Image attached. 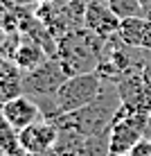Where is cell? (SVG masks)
Returning <instances> with one entry per match:
<instances>
[{"label": "cell", "mask_w": 151, "mask_h": 156, "mask_svg": "<svg viewBox=\"0 0 151 156\" xmlns=\"http://www.w3.org/2000/svg\"><path fill=\"white\" fill-rule=\"evenodd\" d=\"M120 109H122V100L117 95V88L113 86V88H104L88 106L57 118L54 122L59 127L74 129V131L88 138V136H97V133H108Z\"/></svg>", "instance_id": "obj_1"}, {"label": "cell", "mask_w": 151, "mask_h": 156, "mask_svg": "<svg viewBox=\"0 0 151 156\" xmlns=\"http://www.w3.org/2000/svg\"><path fill=\"white\" fill-rule=\"evenodd\" d=\"M106 43H108L106 39L97 36L90 30L70 32L68 36H63L59 41L57 59L63 66V70L68 73V77L84 75V73H95L101 57H104Z\"/></svg>", "instance_id": "obj_2"}, {"label": "cell", "mask_w": 151, "mask_h": 156, "mask_svg": "<svg viewBox=\"0 0 151 156\" xmlns=\"http://www.w3.org/2000/svg\"><path fill=\"white\" fill-rule=\"evenodd\" d=\"M104 84L106 82L99 77V73H84V75L68 77L54 93L59 113L68 115V113H74V111L88 106L104 90Z\"/></svg>", "instance_id": "obj_3"}, {"label": "cell", "mask_w": 151, "mask_h": 156, "mask_svg": "<svg viewBox=\"0 0 151 156\" xmlns=\"http://www.w3.org/2000/svg\"><path fill=\"white\" fill-rule=\"evenodd\" d=\"M68 79V73L59 63V59H45L39 68L23 73V93L29 98H41V95H52L59 90V86Z\"/></svg>", "instance_id": "obj_4"}, {"label": "cell", "mask_w": 151, "mask_h": 156, "mask_svg": "<svg viewBox=\"0 0 151 156\" xmlns=\"http://www.w3.org/2000/svg\"><path fill=\"white\" fill-rule=\"evenodd\" d=\"M57 140H59V125L52 120H45V118L25 127L23 131H18L20 149L27 152L29 156H36V154L52 149L57 145Z\"/></svg>", "instance_id": "obj_5"}, {"label": "cell", "mask_w": 151, "mask_h": 156, "mask_svg": "<svg viewBox=\"0 0 151 156\" xmlns=\"http://www.w3.org/2000/svg\"><path fill=\"white\" fill-rule=\"evenodd\" d=\"M120 16L108 7L106 0H90L84 9V25L86 30L95 32L101 39H113L117 36V27H120Z\"/></svg>", "instance_id": "obj_6"}, {"label": "cell", "mask_w": 151, "mask_h": 156, "mask_svg": "<svg viewBox=\"0 0 151 156\" xmlns=\"http://www.w3.org/2000/svg\"><path fill=\"white\" fill-rule=\"evenodd\" d=\"M140 140H142V133L122 115V109H120V113H117L115 122L111 125V131H108V154L111 156L131 154Z\"/></svg>", "instance_id": "obj_7"}, {"label": "cell", "mask_w": 151, "mask_h": 156, "mask_svg": "<svg viewBox=\"0 0 151 156\" xmlns=\"http://www.w3.org/2000/svg\"><path fill=\"white\" fill-rule=\"evenodd\" d=\"M2 113H5V118H7L9 122H12V127L16 131H23L25 127L34 125V122H39L43 118L39 104L25 93L18 95V98H14L12 102H7V104L2 106Z\"/></svg>", "instance_id": "obj_8"}, {"label": "cell", "mask_w": 151, "mask_h": 156, "mask_svg": "<svg viewBox=\"0 0 151 156\" xmlns=\"http://www.w3.org/2000/svg\"><path fill=\"white\" fill-rule=\"evenodd\" d=\"M144 30H147V18H142V16H129V18H122L120 20L117 39H120L122 43H126V45L142 48Z\"/></svg>", "instance_id": "obj_9"}, {"label": "cell", "mask_w": 151, "mask_h": 156, "mask_svg": "<svg viewBox=\"0 0 151 156\" xmlns=\"http://www.w3.org/2000/svg\"><path fill=\"white\" fill-rule=\"evenodd\" d=\"M14 61L16 66L20 68V70H34V68H39L43 61H45V55H43L41 45H36V43H23V45H18V50H16L14 55Z\"/></svg>", "instance_id": "obj_10"}, {"label": "cell", "mask_w": 151, "mask_h": 156, "mask_svg": "<svg viewBox=\"0 0 151 156\" xmlns=\"http://www.w3.org/2000/svg\"><path fill=\"white\" fill-rule=\"evenodd\" d=\"M0 149L5 156L20 152V143H18V131L12 127V122L5 118L2 106H0Z\"/></svg>", "instance_id": "obj_11"}, {"label": "cell", "mask_w": 151, "mask_h": 156, "mask_svg": "<svg viewBox=\"0 0 151 156\" xmlns=\"http://www.w3.org/2000/svg\"><path fill=\"white\" fill-rule=\"evenodd\" d=\"M106 2H108V7L120 16V18L142 16V5H140V0H106Z\"/></svg>", "instance_id": "obj_12"}, {"label": "cell", "mask_w": 151, "mask_h": 156, "mask_svg": "<svg viewBox=\"0 0 151 156\" xmlns=\"http://www.w3.org/2000/svg\"><path fill=\"white\" fill-rule=\"evenodd\" d=\"M23 95V82L20 79H2L0 77V106H5L14 98Z\"/></svg>", "instance_id": "obj_13"}, {"label": "cell", "mask_w": 151, "mask_h": 156, "mask_svg": "<svg viewBox=\"0 0 151 156\" xmlns=\"http://www.w3.org/2000/svg\"><path fill=\"white\" fill-rule=\"evenodd\" d=\"M142 48L151 52V20H147V30H144V39H142Z\"/></svg>", "instance_id": "obj_14"}, {"label": "cell", "mask_w": 151, "mask_h": 156, "mask_svg": "<svg viewBox=\"0 0 151 156\" xmlns=\"http://www.w3.org/2000/svg\"><path fill=\"white\" fill-rule=\"evenodd\" d=\"M142 138H144V140H149V143H151V113H149V120H147V125H144Z\"/></svg>", "instance_id": "obj_15"}, {"label": "cell", "mask_w": 151, "mask_h": 156, "mask_svg": "<svg viewBox=\"0 0 151 156\" xmlns=\"http://www.w3.org/2000/svg\"><path fill=\"white\" fill-rule=\"evenodd\" d=\"M142 18H147V20H151V2H149L147 7L142 9Z\"/></svg>", "instance_id": "obj_16"}, {"label": "cell", "mask_w": 151, "mask_h": 156, "mask_svg": "<svg viewBox=\"0 0 151 156\" xmlns=\"http://www.w3.org/2000/svg\"><path fill=\"white\" fill-rule=\"evenodd\" d=\"M2 156H5V154H2Z\"/></svg>", "instance_id": "obj_17"}]
</instances>
